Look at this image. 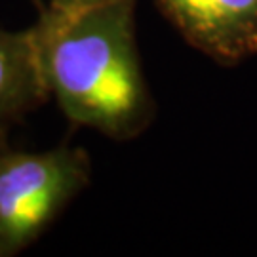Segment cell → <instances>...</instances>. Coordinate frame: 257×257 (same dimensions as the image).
I'll return each instance as SVG.
<instances>
[{"instance_id":"obj_1","label":"cell","mask_w":257,"mask_h":257,"mask_svg":"<svg viewBox=\"0 0 257 257\" xmlns=\"http://www.w3.org/2000/svg\"><path fill=\"white\" fill-rule=\"evenodd\" d=\"M138 0H112L57 23L33 25L50 95L74 126L114 141L155 120L136 38Z\"/></svg>"},{"instance_id":"obj_2","label":"cell","mask_w":257,"mask_h":257,"mask_svg":"<svg viewBox=\"0 0 257 257\" xmlns=\"http://www.w3.org/2000/svg\"><path fill=\"white\" fill-rule=\"evenodd\" d=\"M92 183L86 149L61 143L48 151H18L0 141V257L33 246Z\"/></svg>"},{"instance_id":"obj_3","label":"cell","mask_w":257,"mask_h":257,"mask_svg":"<svg viewBox=\"0 0 257 257\" xmlns=\"http://www.w3.org/2000/svg\"><path fill=\"white\" fill-rule=\"evenodd\" d=\"M198 52L221 65L257 54V0H155Z\"/></svg>"},{"instance_id":"obj_4","label":"cell","mask_w":257,"mask_h":257,"mask_svg":"<svg viewBox=\"0 0 257 257\" xmlns=\"http://www.w3.org/2000/svg\"><path fill=\"white\" fill-rule=\"evenodd\" d=\"M40 50L33 27L25 31L0 29V141L27 112L48 101Z\"/></svg>"},{"instance_id":"obj_5","label":"cell","mask_w":257,"mask_h":257,"mask_svg":"<svg viewBox=\"0 0 257 257\" xmlns=\"http://www.w3.org/2000/svg\"><path fill=\"white\" fill-rule=\"evenodd\" d=\"M112 0H40L38 6V21L57 23L63 19L74 18L82 12L103 6Z\"/></svg>"},{"instance_id":"obj_6","label":"cell","mask_w":257,"mask_h":257,"mask_svg":"<svg viewBox=\"0 0 257 257\" xmlns=\"http://www.w3.org/2000/svg\"><path fill=\"white\" fill-rule=\"evenodd\" d=\"M33 2H35V6H37V8L40 6V0H33Z\"/></svg>"}]
</instances>
